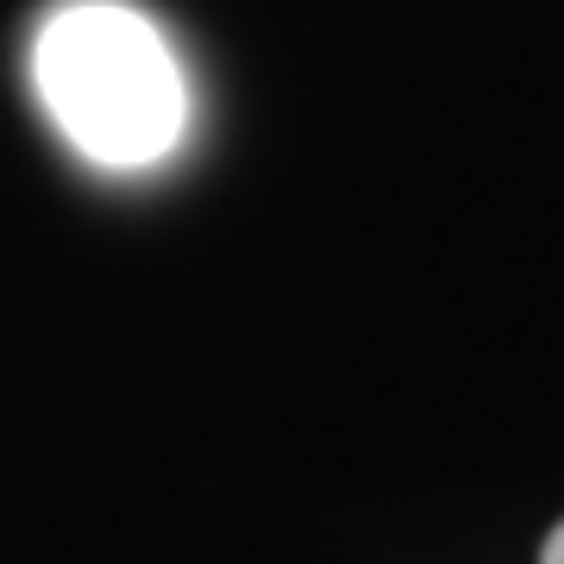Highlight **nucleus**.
Here are the masks:
<instances>
[{"instance_id":"1","label":"nucleus","mask_w":564,"mask_h":564,"mask_svg":"<svg viewBox=\"0 0 564 564\" xmlns=\"http://www.w3.org/2000/svg\"><path fill=\"white\" fill-rule=\"evenodd\" d=\"M32 82L51 126L95 170H151L188 126L176 57L126 0H63L32 39Z\"/></svg>"},{"instance_id":"2","label":"nucleus","mask_w":564,"mask_h":564,"mask_svg":"<svg viewBox=\"0 0 564 564\" xmlns=\"http://www.w3.org/2000/svg\"><path fill=\"white\" fill-rule=\"evenodd\" d=\"M540 564H564V521L552 527V540H545V558Z\"/></svg>"}]
</instances>
